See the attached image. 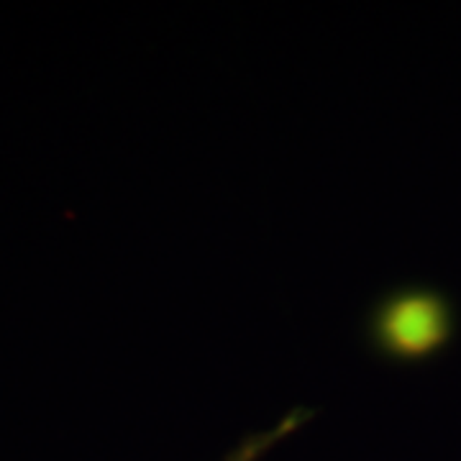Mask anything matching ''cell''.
<instances>
[{
    "label": "cell",
    "mask_w": 461,
    "mask_h": 461,
    "mask_svg": "<svg viewBox=\"0 0 461 461\" xmlns=\"http://www.w3.org/2000/svg\"><path fill=\"white\" fill-rule=\"evenodd\" d=\"M456 333L451 300L430 287H405L387 295L369 321L372 344L384 359L420 364L438 357Z\"/></svg>",
    "instance_id": "obj_1"
},
{
    "label": "cell",
    "mask_w": 461,
    "mask_h": 461,
    "mask_svg": "<svg viewBox=\"0 0 461 461\" xmlns=\"http://www.w3.org/2000/svg\"><path fill=\"white\" fill-rule=\"evenodd\" d=\"M313 415V411H305V408H297V411L287 412L277 426H272L269 430H262V433L247 436L223 461H262L275 446L282 444L287 436L297 433Z\"/></svg>",
    "instance_id": "obj_2"
}]
</instances>
